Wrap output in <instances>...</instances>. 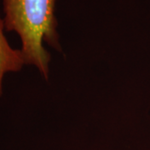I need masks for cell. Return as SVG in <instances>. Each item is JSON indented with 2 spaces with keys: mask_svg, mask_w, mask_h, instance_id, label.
<instances>
[{
  "mask_svg": "<svg viewBox=\"0 0 150 150\" xmlns=\"http://www.w3.org/2000/svg\"><path fill=\"white\" fill-rule=\"evenodd\" d=\"M4 18L0 16V97L3 95V81L8 73H17L25 64L21 49L11 46L5 34Z\"/></svg>",
  "mask_w": 150,
  "mask_h": 150,
  "instance_id": "7a4b0ae2",
  "label": "cell"
},
{
  "mask_svg": "<svg viewBox=\"0 0 150 150\" xmlns=\"http://www.w3.org/2000/svg\"><path fill=\"white\" fill-rule=\"evenodd\" d=\"M5 30L14 32L21 41L25 64L36 67L48 80L51 55L43 42L61 51L55 16L57 0H2Z\"/></svg>",
  "mask_w": 150,
  "mask_h": 150,
  "instance_id": "6da1fadb",
  "label": "cell"
}]
</instances>
